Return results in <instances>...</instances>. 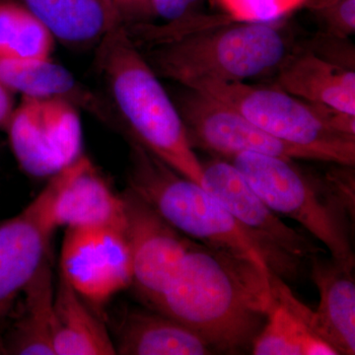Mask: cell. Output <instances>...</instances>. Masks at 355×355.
<instances>
[{"instance_id":"6da1fadb","label":"cell","mask_w":355,"mask_h":355,"mask_svg":"<svg viewBox=\"0 0 355 355\" xmlns=\"http://www.w3.org/2000/svg\"><path fill=\"white\" fill-rule=\"evenodd\" d=\"M268 270L195 242L153 309L195 331L212 352L240 354L265 324Z\"/></svg>"},{"instance_id":"7a4b0ae2","label":"cell","mask_w":355,"mask_h":355,"mask_svg":"<svg viewBox=\"0 0 355 355\" xmlns=\"http://www.w3.org/2000/svg\"><path fill=\"white\" fill-rule=\"evenodd\" d=\"M96 50V67L121 132L200 184L202 163L191 146L176 104L125 26L109 32Z\"/></svg>"},{"instance_id":"3957f363","label":"cell","mask_w":355,"mask_h":355,"mask_svg":"<svg viewBox=\"0 0 355 355\" xmlns=\"http://www.w3.org/2000/svg\"><path fill=\"white\" fill-rule=\"evenodd\" d=\"M295 46L282 20H228L140 51L160 78L188 87L196 81L245 83L275 73Z\"/></svg>"},{"instance_id":"277c9868","label":"cell","mask_w":355,"mask_h":355,"mask_svg":"<svg viewBox=\"0 0 355 355\" xmlns=\"http://www.w3.org/2000/svg\"><path fill=\"white\" fill-rule=\"evenodd\" d=\"M130 190L193 241L266 268L243 229L216 196L137 142L130 139Z\"/></svg>"},{"instance_id":"5b68a950","label":"cell","mask_w":355,"mask_h":355,"mask_svg":"<svg viewBox=\"0 0 355 355\" xmlns=\"http://www.w3.org/2000/svg\"><path fill=\"white\" fill-rule=\"evenodd\" d=\"M261 200L323 243L331 259L354 268L349 216L331 195L323 177L307 174L293 160L244 153L229 159Z\"/></svg>"},{"instance_id":"8992f818","label":"cell","mask_w":355,"mask_h":355,"mask_svg":"<svg viewBox=\"0 0 355 355\" xmlns=\"http://www.w3.org/2000/svg\"><path fill=\"white\" fill-rule=\"evenodd\" d=\"M216 98L240 112L272 137L312 149L324 161L355 165V137L331 127L335 109L289 94L277 85L200 80L188 87Z\"/></svg>"},{"instance_id":"52a82bcc","label":"cell","mask_w":355,"mask_h":355,"mask_svg":"<svg viewBox=\"0 0 355 355\" xmlns=\"http://www.w3.org/2000/svg\"><path fill=\"white\" fill-rule=\"evenodd\" d=\"M200 184L234 217L268 272L294 282L313 258L324 253L307 236L284 223L225 159L202 164Z\"/></svg>"},{"instance_id":"ba28073f","label":"cell","mask_w":355,"mask_h":355,"mask_svg":"<svg viewBox=\"0 0 355 355\" xmlns=\"http://www.w3.org/2000/svg\"><path fill=\"white\" fill-rule=\"evenodd\" d=\"M6 132L21 169L50 179L83 155L79 109L58 98L22 97Z\"/></svg>"},{"instance_id":"9c48e42d","label":"cell","mask_w":355,"mask_h":355,"mask_svg":"<svg viewBox=\"0 0 355 355\" xmlns=\"http://www.w3.org/2000/svg\"><path fill=\"white\" fill-rule=\"evenodd\" d=\"M173 100L193 148L200 147L225 160L251 153L326 162L316 151L272 137L233 107L200 91L186 88Z\"/></svg>"},{"instance_id":"30bf717a","label":"cell","mask_w":355,"mask_h":355,"mask_svg":"<svg viewBox=\"0 0 355 355\" xmlns=\"http://www.w3.org/2000/svg\"><path fill=\"white\" fill-rule=\"evenodd\" d=\"M60 275L85 302L99 306L132 284L125 222L67 228Z\"/></svg>"},{"instance_id":"8fae6325","label":"cell","mask_w":355,"mask_h":355,"mask_svg":"<svg viewBox=\"0 0 355 355\" xmlns=\"http://www.w3.org/2000/svg\"><path fill=\"white\" fill-rule=\"evenodd\" d=\"M62 170L22 211L0 224V320L49 260Z\"/></svg>"},{"instance_id":"7c38bea8","label":"cell","mask_w":355,"mask_h":355,"mask_svg":"<svg viewBox=\"0 0 355 355\" xmlns=\"http://www.w3.org/2000/svg\"><path fill=\"white\" fill-rule=\"evenodd\" d=\"M121 196L132 257V286L153 307L195 241L170 225L130 189Z\"/></svg>"},{"instance_id":"4fadbf2b","label":"cell","mask_w":355,"mask_h":355,"mask_svg":"<svg viewBox=\"0 0 355 355\" xmlns=\"http://www.w3.org/2000/svg\"><path fill=\"white\" fill-rule=\"evenodd\" d=\"M270 305L252 345L254 355H338L320 331L316 313L275 273L268 272Z\"/></svg>"},{"instance_id":"5bb4252c","label":"cell","mask_w":355,"mask_h":355,"mask_svg":"<svg viewBox=\"0 0 355 355\" xmlns=\"http://www.w3.org/2000/svg\"><path fill=\"white\" fill-rule=\"evenodd\" d=\"M0 83L22 97L67 100L105 125L120 130L107 98L86 87L67 67L51 58L31 60L0 57Z\"/></svg>"},{"instance_id":"9a60e30c","label":"cell","mask_w":355,"mask_h":355,"mask_svg":"<svg viewBox=\"0 0 355 355\" xmlns=\"http://www.w3.org/2000/svg\"><path fill=\"white\" fill-rule=\"evenodd\" d=\"M62 175L55 209L58 228L125 223L123 196L114 193L87 156L65 167Z\"/></svg>"},{"instance_id":"2e32d148","label":"cell","mask_w":355,"mask_h":355,"mask_svg":"<svg viewBox=\"0 0 355 355\" xmlns=\"http://www.w3.org/2000/svg\"><path fill=\"white\" fill-rule=\"evenodd\" d=\"M275 85L305 101L355 114V70L324 62L302 44L280 64Z\"/></svg>"},{"instance_id":"e0dca14e","label":"cell","mask_w":355,"mask_h":355,"mask_svg":"<svg viewBox=\"0 0 355 355\" xmlns=\"http://www.w3.org/2000/svg\"><path fill=\"white\" fill-rule=\"evenodd\" d=\"M48 29L55 42L74 50L92 48L123 25L113 0H16Z\"/></svg>"},{"instance_id":"ac0fdd59","label":"cell","mask_w":355,"mask_h":355,"mask_svg":"<svg viewBox=\"0 0 355 355\" xmlns=\"http://www.w3.org/2000/svg\"><path fill=\"white\" fill-rule=\"evenodd\" d=\"M311 279L319 291L316 313L320 331L338 354H355L354 268L321 256L310 261Z\"/></svg>"},{"instance_id":"d6986e66","label":"cell","mask_w":355,"mask_h":355,"mask_svg":"<svg viewBox=\"0 0 355 355\" xmlns=\"http://www.w3.org/2000/svg\"><path fill=\"white\" fill-rule=\"evenodd\" d=\"M121 355L212 354L195 331L162 313L132 311L128 313L114 343Z\"/></svg>"},{"instance_id":"ffe728a7","label":"cell","mask_w":355,"mask_h":355,"mask_svg":"<svg viewBox=\"0 0 355 355\" xmlns=\"http://www.w3.org/2000/svg\"><path fill=\"white\" fill-rule=\"evenodd\" d=\"M55 355H114L116 347L106 327L60 275L53 306Z\"/></svg>"},{"instance_id":"44dd1931","label":"cell","mask_w":355,"mask_h":355,"mask_svg":"<svg viewBox=\"0 0 355 355\" xmlns=\"http://www.w3.org/2000/svg\"><path fill=\"white\" fill-rule=\"evenodd\" d=\"M55 286L50 260L26 287L24 311L7 336L3 350L14 355H55L53 349Z\"/></svg>"},{"instance_id":"7402d4cb","label":"cell","mask_w":355,"mask_h":355,"mask_svg":"<svg viewBox=\"0 0 355 355\" xmlns=\"http://www.w3.org/2000/svg\"><path fill=\"white\" fill-rule=\"evenodd\" d=\"M55 39L29 10L16 0H0V57L48 60Z\"/></svg>"},{"instance_id":"603a6c76","label":"cell","mask_w":355,"mask_h":355,"mask_svg":"<svg viewBox=\"0 0 355 355\" xmlns=\"http://www.w3.org/2000/svg\"><path fill=\"white\" fill-rule=\"evenodd\" d=\"M229 19L239 22H275L302 8L304 0H211Z\"/></svg>"},{"instance_id":"cb8c5ba5","label":"cell","mask_w":355,"mask_h":355,"mask_svg":"<svg viewBox=\"0 0 355 355\" xmlns=\"http://www.w3.org/2000/svg\"><path fill=\"white\" fill-rule=\"evenodd\" d=\"M302 8L314 16L322 32L345 38L355 34V0H304Z\"/></svg>"},{"instance_id":"d4e9b609","label":"cell","mask_w":355,"mask_h":355,"mask_svg":"<svg viewBox=\"0 0 355 355\" xmlns=\"http://www.w3.org/2000/svg\"><path fill=\"white\" fill-rule=\"evenodd\" d=\"M304 46L324 62L355 70V48L350 38L321 31L312 37Z\"/></svg>"},{"instance_id":"484cf974","label":"cell","mask_w":355,"mask_h":355,"mask_svg":"<svg viewBox=\"0 0 355 355\" xmlns=\"http://www.w3.org/2000/svg\"><path fill=\"white\" fill-rule=\"evenodd\" d=\"M202 0H150L153 18H161L166 23L184 22L195 17Z\"/></svg>"},{"instance_id":"4316f807","label":"cell","mask_w":355,"mask_h":355,"mask_svg":"<svg viewBox=\"0 0 355 355\" xmlns=\"http://www.w3.org/2000/svg\"><path fill=\"white\" fill-rule=\"evenodd\" d=\"M121 22L127 26L146 24L153 21L150 0H113Z\"/></svg>"},{"instance_id":"83f0119b","label":"cell","mask_w":355,"mask_h":355,"mask_svg":"<svg viewBox=\"0 0 355 355\" xmlns=\"http://www.w3.org/2000/svg\"><path fill=\"white\" fill-rule=\"evenodd\" d=\"M14 95L8 88L0 83V130H6L16 108Z\"/></svg>"}]
</instances>
